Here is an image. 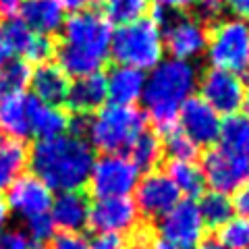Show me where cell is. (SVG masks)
Segmentation results:
<instances>
[{
    "mask_svg": "<svg viewBox=\"0 0 249 249\" xmlns=\"http://www.w3.org/2000/svg\"><path fill=\"white\" fill-rule=\"evenodd\" d=\"M6 220H9V206H6V201L0 197V232L4 231Z\"/></svg>",
    "mask_w": 249,
    "mask_h": 249,
    "instance_id": "43",
    "label": "cell"
},
{
    "mask_svg": "<svg viewBox=\"0 0 249 249\" xmlns=\"http://www.w3.org/2000/svg\"><path fill=\"white\" fill-rule=\"evenodd\" d=\"M243 88H245V104L249 106V75H247V79L243 83Z\"/></svg>",
    "mask_w": 249,
    "mask_h": 249,
    "instance_id": "46",
    "label": "cell"
},
{
    "mask_svg": "<svg viewBox=\"0 0 249 249\" xmlns=\"http://www.w3.org/2000/svg\"><path fill=\"white\" fill-rule=\"evenodd\" d=\"M52 189L44 185L37 177H19L15 185L9 189V201L6 206L23 220L36 216H44L50 212L52 208Z\"/></svg>",
    "mask_w": 249,
    "mask_h": 249,
    "instance_id": "15",
    "label": "cell"
},
{
    "mask_svg": "<svg viewBox=\"0 0 249 249\" xmlns=\"http://www.w3.org/2000/svg\"><path fill=\"white\" fill-rule=\"evenodd\" d=\"M110 42L112 27L102 13L77 11L62 23V36L54 50L58 67L73 77L100 73L110 56Z\"/></svg>",
    "mask_w": 249,
    "mask_h": 249,
    "instance_id": "1",
    "label": "cell"
},
{
    "mask_svg": "<svg viewBox=\"0 0 249 249\" xmlns=\"http://www.w3.org/2000/svg\"><path fill=\"white\" fill-rule=\"evenodd\" d=\"M27 124H29V135H36L37 139H50L67 133L71 116L56 106H48L40 102L34 96H27Z\"/></svg>",
    "mask_w": 249,
    "mask_h": 249,
    "instance_id": "20",
    "label": "cell"
},
{
    "mask_svg": "<svg viewBox=\"0 0 249 249\" xmlns=\"http://www.w3.org/2000/svg\"><path fill=\"white\" fill-rule=\"evenodd\" d=\"M139 170L129 156L104 154L93 160L88 185L98 199L108 197H129V193L139 183Z\"/></svg>",
    "mask_w": 249,
    "mask_h": 249,
    "instance_id": "7",
    "label": "cell"
},
{
    "mask_svg": "<svg viewBox=\"0 0 249 249\" xmlns=\"http://www.w3.org/2000/svg\"><path fill=\"white\" fill-rule=\"evenodd\" d=\"M166 175L175 183L178 193H183L187 197H199L204 193L206 178L201 168L193 160H170Z\"/></svg>",
    "mask_w": 249,
    "mask_h": 249,
    "instance_id": "24",
    "label": "cell"
},
{
    "mask_svg": "<svg viewBox=\"0 0 249 249\" xmlns=\"http://www.w3.org/2000/svg\"><path fill=\"white\" fill-rule=\"evenodd\" d=\"M23 235L27 237L31 249H44V245L54 237V224H52V218L50 214H44V216H36V218H29L25 220V232Z\"/></svg>",
    "mask_w": 249,
    "mask_h": 249,
    "instance_id": "32",
    "label": "cell"
},
{
    "mask_svg": "<svg viewBox=\"0 0 249 249\" xmlns=\"http://www.w3.org/2000/svg\"><path fill=\"white\" fill-rule=\"evenodd\" d=\"M29 85L34 89V98H37L40 102L48 104V106H62L67 104V96H69V75L62 71L58 65L54 62H44L37 65L29 77Z\"/></svg>",
    "mask_w": 249,
    "mask_h": 249,
    "instance_id": "16",
    "label": "cell"
},
{
    "mask_svg": "<svg viewBox=\"0 0 249 249\" xmlns=\"http://www.w3.org/2000/svg\"><path fill=\"white\" fill-rule=\"evenodd\" d=\"M199 214L206 227L210 229H220L224 227L229 220H232L235 208H232V199L227 193H218V191H210V193H201L199 196Z\"/></svg>",
    "mask_w": 249,
    "mask_h": 249,
    "instance_id": "25",
    "label": "cell"
},
{
    "mask_svg": "<svg viewBox=\"0 0 249 249\" xmlns=\"http://www.w3.org/2000/svg\"><path fill=\"white\" fill-rule=\"evenodd\" d=\"M196 9L199 11L197 17L201 19L208 25V23H214L220 21L224 9H227V4H224V0H197V6Z\"/></svg>",
    "mask_w": 249,
    "mask_h": 249,
    "instance_id": "34",
    "label": "cell"
},
{
    "mask_svg": "<svg viewBox=\"0 0 249 249\" xmlns=\"http://www.w3.org/2000/svg\"><path fill=\"white\" fill-rule=\"evenodd\" d=\"M152 249H175V247H173V245H168L166 241H154Z\"/></svg>",
    "mask_w": 249,
    "mask_h": 249,
    "instance_id": "45",
    "label": "cell"
},
{
    "mask_svg": "<svg viewBox=\"0 0 249 249\" xmlns=\"http://www.w3.org/2000/svg\"><path fill=\"white\" fill-rule=\"evenodd\" d=\"M139 224V210L129 197L98 199L89 206L88 227L96 235H129Z\"/></svg>",
    "mask_w": 249,
    "mask_h": 249,
    "instance_id": "12",
    "label": "cell"
},
{
    "mask_svg": "<svg viewBox=\"0 0 249 249\" xmlns=\"http://www.w3.org/2000/svg\"><path fill=\"white\" fill-rule=\"evenodd\" d=\"M143 71L116 65L106 75V93L116 106H133L143 93Z\"/></svg>",
    "mask_w": 249,
    "mask_h": 249,
    "instance_id": "21",
    "label": "cell"
},
{
    "mask_svg": "<svg viewBox=\"0 0 249 249\" xmlns=\"http://www.w3.org/2000/svg\"><path fill=\"white\" fill-rule=\"evenodd\" d=\"M19 19L37 36L50 37L62 29L65 6L60 0H23Z\"/></svg>",
    "mask_w": 249,
    "mask_h": 249,
    "instance_id": "18",
    "label": "cell"
},
{
    "mask_svg": "<svg viewBox=\"0 0 249 249\" xmlns=\"http://www.w3.org/2000/svg\"><path fill=\"white\" fill-rule=\"evenodd\" d=\"M27 147L19 139L0 137V193L9 191L27 166Z\"/></svg>",
    "mask_w": 249,
    "mask_h": 249,
    "instance_id": "22",
    "label": "cell"
},
{
    "mask_svg": "<svg viewBox=\"0 0 249 249\" xmlns=\"http://www.w3.org/2000/svg\"><path fill=\"white\" fill-rule=\"evenodd\" d=\"M162 29L164 48L173 58L193 60L206 52L208 46V25L197 15H168V17H156Z\"/></svg>",
    "mask_w": 249,
    "mask_h": 249,
    "instance_id": "8",
    "label": "cell"
},
{
    "mask_svg": "<svg viewBox=\"0 0 249 249\" xmlns=\"http://www.w3.org/2000/svg\"><path fill=\"white\" fill-rule=\"evenodd\" d=\"M222 147L231 152L249 156V116L247 114H231L220 127V137H218Z\"/></svg>",
    "mask_w": 249,
    "mask_h": 249,
    "instance_id": "27",
    "label": "cell"
},
{
    "mask_svg": "<svg viewBox=\"0 0 249 249\" xmlns=\"http://www.w3.org/2000/svg\"><path fill=\"white\" fill-rule=\"evenodd\" d=\"M110 54L121 67H131L137 71L152 69L162 60L164 40H162L160 23L154 17H143L139 21L121 25L112 31Z\"/></svg>",
    "mask_w": 249,
    "mask_h": 249,
    "instance_id": "5",
    "label": "cell"
},
{
    "mask_svg": "<svg viewBox=\"0 0 249 249\" xmlns=\"http://www.w3.org/2000/svg\"><path fill=\"white\" fill-rule=\"evenodd\" d=\"M197 249H224V247H222V243H220V241H218L216 237H210V239L201 241V245H199Z\"/></svg>",
    "mask_w": 249,
    "mask_h": 249,
    "instance_id": "44",
    "label": "cell"
},
{
    "mask_svg": "<svg viewBox=\"0 0 249 249\" xmlns=\"http://www.w3.org/2000/svg\"><path fill=\"white\" fill-rule=\"evenodd\" d=\"M108 100L106 93V75L91 73L85 77H77V81L71 83L67 96V106L73 114L89 116L98 112Z\"/></svg>",
    "mask_w": 249,
    "mask_h": 249,
    "instance_id": "17",
    "label": "cell"
},
{
    "mask_svg": "<svg viewBox=\"0 0 249 249\" xmlns=\"http://www.w3.org/2000/svg\"><path fill=\"white\" fill-rule=\"evenodd\" d=\"M199 73L193 62L166 58L160 60L145 77L142 100L147 108V114L160 131L175 127L181 106L193 96L197 88Z\"/></svg>",
    "mask_w": 249,
    "mask_h": 249,
    "instance_id": "3",
    "label": "cell"
},
{
    "mask_svg": "<svg viewBox=\"0 0 249 249\" xmlns=\"http://www.w3.org/2000/svg\"><path fill=\"white\" fill-rule=\"evenodd\" d=\"M162 150H164L173 160H193L197 156V147L193 145L181 129H168L164 133V142H162Z\"/></svg>",
    "mask_w": 249,
    "mask_h": 249,
    "instance_id": "31",
    "label": "cell"
},
{
    "mask_svg": "<svg viewBox=\"0 0 249 249\" xmlns=\"http://www.w3.org/2000/svg\"><path fill=\"white\" fill-rule=\"evenodd\" d=\"M145 131V114L135 106H102L85 116L81 137L104 154H121Z\"/></svg>",
    "mask_w": 249,
    "mask_h": 249,
    "instance_id": "4",
    "label": "cell"
},
{
    "mask_svg": "<svg viewBox=\"0 0 249 249\" xmlns=\"http://www.w3.org/2000/svg\"><path fill=\"white\" fill-rule=\"evenodd\" d=\"M124 241L119 235H96L89 243V249H123Z\"/></svg>",
    "mask_w": 249,
    "mask_h": 249,
    "instance_id": "39",
    "label": "cell"
},
{
    "mask_svg": "<svg viewBox=\"0 0 249 249\" xmlns=\"http://www.w3.org/2000/svg\"><path fill=\"white\" fill-rule=\"evenodd\" d=\"M232 208H235V212L245 218V220H249V181L243 183L239 187V189L235 191V199H232Z\"/></svg>",
    "mask_w": 249,
    "mask_h": 249,
    "instance_id": "38",
    "label": "cell"
},
{
    "mask_svg": "<svg viewBox=\"0 0 249 249\" xmlns=\"http://www.w3.org/2000/svg\"><path fill=\"white\" fill-rule=\"evenodd\" d=\"M31 69L25 60L13 58L4 65H0V98L23 93L25 85H29Z\"/></svg>",
    "mask_w": 249,
    "mask_h": 249,
    "instance_id": "28",
    "label": "cell"
},
{
    "mask_svg": "<svg viewBox=\"0 0 249 249\" xmlns=\"http://www.w3.org/2000/svg\"><path fill=\"white\" fill-rule=\"evenodd\" d=\"M224 4H227L239 19H249V0H224Z\"/></svg>",
    "mask_w": 249,
    "mask_h": 249,
    "instance_id": "40",
    "label": "cell"
},
{
    "mask_svg": "<svg viewBox=\"0 0 249 249\" xmlns=\"http://www.w3.org/2000/svg\"><path fill=\"white\" fill-rule=\"evenodd\" d=\"M25 100L27 96H23V93L0 98V131L4 133V137L23 142L29 135Z\"/></svg>",
    "mask_w": 249,
    "mask_h": 249,
    "instance_id": "23",
    "label": "cell"
},
{
    "mask_svg": "<svg viewBox=\"0 0 249 249\" xmlns=\"http://www.w3.org/2000/svg\"><path fill=\"white\" fill-rule=\"evenodd\" d=\"M218 241L224 249H249V220L232 218L218 231Z\"/></svg>",
    "mask_w": 249,
    "mask_h": 249,
    "instance_id": "30",
    "label": "cell"
},
{
    "mask_svg": "<svg viewBox=\"0 0 249 249\" xmlns=\"http://www.w3.org/2000/svg\"><path fill=\"white\" fill-rule=\"evenodd\" d=\"M135 189H137L135 206L145 220L162 218L181 201V193H178L175 183L170 181V177L166 173H158V170L147 173L137 183Z\"/></svg>",
    "mask_w": 249,
    "mask_h": 249,
    "instance_id": "14",
    "label": "cell"
},
{
    "mask_svg": "<svg viewBox=\"0 0 249 249\" xmlns=\"http://www.w3.org/2000/svg\"><path fill=\"white\" fill-rule=\"evenodd\" d=\"M178 129L196 147H212L220 137V114L199 96H191L178 110Z\"/></svg>",
    "mask_w": 249,
    "mask_h": 249,
    "instance_id": "13",
    "label": "cell"
},
{
    "mask_svg": "<svg viewBox=\"0 0 249 249\" xmlns=\"http://www.w3.org/2000/svg\"><path fill=\"white\" fill-rule=\"evenodd\" d=\"M23 0H0V15L4 17H13L15 13H19Z\"/></svg>",
    "mask_w": 249,
    "mask_h": 249,
    "instance_id": "42",
    "label": "cell"
},
{
    "mask_svg": "<svg viewBox=\"0 0 249 249\" xmlns=\"http://www.w3.org/2000/svg\"><path fill=\"white\" fill-rule=\"evenodd\" d=\"M152 0H104L106 15L104 17L110 23H119V25H127L145 17L150 11Z\"/></svg>",
    "mask_w": 249,
    "mask_h": 249,
    "instance_id": "29",
    "label": "cell"
},
{
    "mask_svg": "<svg viewBox=\"0 0 249 249\" xmlns=\"http://www.w3.org/2000/svg\"><path fill=\"white\" fill-rule=\"evenodd\" d=\"M29 166L44 185L56 191H81L93 166V147L83 137L62 133L37 139L29 154Z\"/></svg>",
    "mask_w": 249,
    "mask_h": 249,
    "instance_id": "2",
    "label": "cell"
},
{
    "mask_svg": "<svg viewBox=\"0 0 249 249\" xmlns=\"http://www.w3.org/2000/svg\"><path fill=\"white\" fill-rule=\"evenodd\" d=\"M52 224L62 232H79L88 227L89 201L81 191H62L52 201Z\"/></svg>",
    "mask_w": 249,
    "mask_h": 249,
    "instance_id": "19",
    "label": "cell"
},
{
    "mask_svg": "<svg viewBox=\"0 0 249 249\" xmlns=\"http://www.w3.org/2000/svg\"><path fill=\"white\" fill-rule=\"evenodd\" d=\"M210 65L222 71L243 73L249 69V21L232 17L216 21L208 34Z\"/></svg>",
    "mask_w": 249,
    "mask_h": 249,
    "instance_id": "6",
    "label": "cell"
},
{
    "mask_svg": "<svg viewBox=\"0 0 249 249\" xmlns=\"http://www.w3.org/2000/svg\"><path fill=\"white\" fill-rule=\"evenodd\" d=\"M152 2L156 4V13L158 15H164V13L181 15L197 6V0H152Z\"/></svg>",
    "mask_w": 249,
    "mask_h": 249,
    "instance_id": "35",
    "label": "cell"
},
{
    "mask_svg": "<svg viewBox=\"0 0 249 249\" xmlns=\"http://www.w3.org/2000/svg\"><path fill=\"white\" fill-rule=\"evenodd\" d=\"M62 2V6L65 9H71V11H88V9H91L93 4H98L100 0H60Z\"/></svg>",
    "mask_w": 249,
    "mask_h": 249,
    "instance_id": "41",
    "label": "cell"
},
{
    "mask_svg": "<svg viewBox=\"0 0 249 249\" xmlns=\"http://www.w3.org/2000/svg\"><path fill=\"white\" fill-rule=\"evenodd\" d=\"M0 249H31V245L21 231H2L0 232Z\"/></svg>",
    "mask_w": 249,
    "mask_h": 249,
    "instance_id": "37",
    "label": "cell"
},
{
    "mask_svg": "<svg viewBox=\"0 0 249 249\" xmlns=\"http://www.w3.org/2000/svg\"><path fill=\"white\" fill-rule=\"evenodd\" d=\"M15 56H17V50H15V42H13L9 21H2L0 23V65L13 60Z\"/></svg>",
    "mask_w": 249,
    "mask_h": 249,
    "instance_id": "36",
    "label": "cell"
},
{
    "mask_svg": "<svg viewBox=\"0 0 249 249\" xmlns=\"http://www.w3.org/2000/svg\"><path fill=\"white\" fill-rule=\"evenodd\" d=\"M158 231L162 241L175 249H197L206 239V224L193 199H183L160 218Z\"/></svg>",
    "mask_w": 249,
    "mask_h": 249,
    "instance_id": "9",
    "label": "cell"
},
{
    "mask_svg": "<svg viewBox=\"0 0 249 249\" xmlns=\"http://www.w3.org/2000/svg\"><path fill=\"white\" fill-rule=\"evenodd\" d=\"M44 249H89V243L79 232H58L44 245Z\"/></svg>",
    "mask_w": 249,
    "mask_h": 249,
    "instance_id": "33",
    "label": "cell"
},
{
    "mask_svg": "<svg viewBox=\"0 0 249 249\" xmlns=\"http://www.w3.org/2000/svg\"><path fill=\"white\" fill-rule=\"evenodd\" d=\"M162 154H164V150H162L160 137L147 129L129 147V158L135 162V166L139 170H145V173H152L160 164Z\"/></svg>",
    "mask_w": 249,
    "mask_h": 249,
    "instance_id": "26",
    "label": "cell"
},
{
    "mask_svg": "<svg viewBox=\"0 0 249 249\" xmlns=\"http://www.w3.org/2000/svg\"><path fill=\"white\" fill-rule=\"evenodd\" d=\"M201 173H204L206 183L212 185L214 191L229 196L249 181V156L231 152L222 145L210 147L204 156Z\"/></svg>",
    "mask_w": 249,
    "mask_h": 249,
    "instance_id": "10",
    "label": "cell"
},
{
    "mask_svg": "<svg viewBox=\"0 0 249 249\" xmlns=\"http://www.w3.org/2000/svg\"><path fill=\"white\" fill-rule=\"evenodd\" d=\"M199 93L201 100L212 106L218 114H237L245 104V88L241 77L231 73V71H222V69L210 67L206 69L199 77Z\"/></svg>",
    "mask_w": 249,
    "mask_h": 249,
    "instance_id": "11",
    "label": "cell"
}]
</instances>
